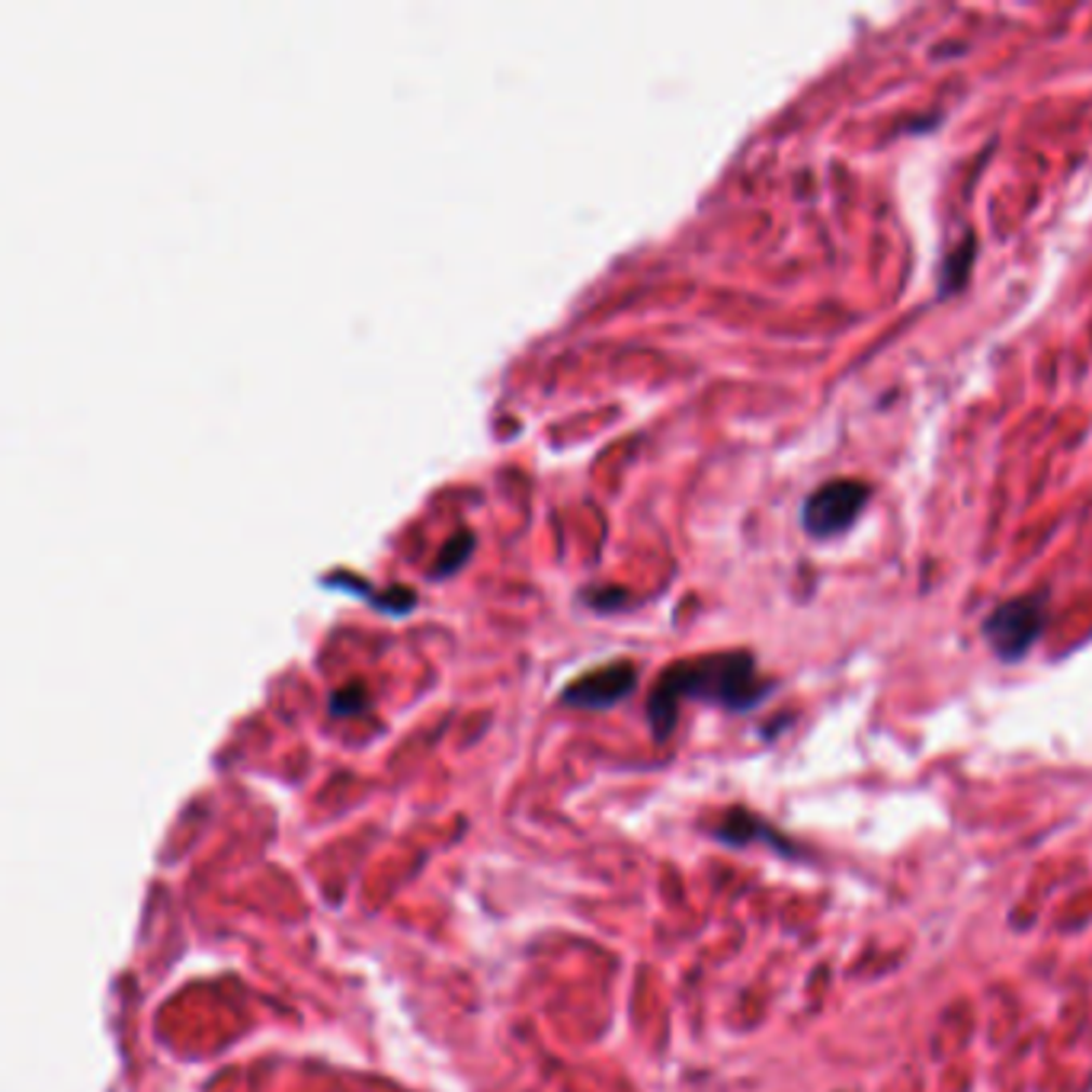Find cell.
I'll use <instances>...</instances> for the list:
<instances>
[{
  "instance_id": "obj_4",
  "label": "cell",
  "mask_w": 1092,
  "mask_h": 1092,
  "mask_svg": "<svg viewBox=\"0 0 1092 1092\" xmlns=\"http://www.w3.org/2000/svg\"><path fill=\"white\" fill-rule=\"evenodd\" d=\"M637 686V670L635 663L629 660H616V663H606L599 670H590L583 673L580 679H574L561 699L574 709H612L619 705L622 699H629L635 692Z\"/></svg>"
},
{
  "instance_id": "obj_1",
  "label": "cell",
  "mask_w": 1092,
  "mask_h": 1092,
  "mask_svg": "<svg viewBox=\"0 0 1092 1092\" xmlns=\"http://www.w3.org/2000/svg\"><path fill=\"white\" fill-rule=\"evenodd\" d=\"M769 692H772V683L759 676L753 653L746 650L705 653V657L679 660L660 673L647 699V722L657 740H666L676 728L683 699L715 702L730 712H746L759 705Z\"/></svg>"
},
{
  "instance_id": "obj_8",
  "label": "cell",
  "mask_w": 1092,
  "mask_h": 1092,
  "mask_svg": "<svg viewBox=\"0 0 1092 1092\" xmlns=\"http://www.w3.org/2000/svg\"><path fill=\"white\" fill-rule=\"evenodd\" d=\"M365 702H368V696H365L363 683H350V686H343L331 696V712L340 715V718H350V715L363 712Z\"/></svg>"
},
{
  "instance_id": "obj_7",
  "label": "cell",
  "mask_w": 1092,
  "mask_h": 1092,
  "mask_svg": "<svg viewBox=\"0 0 1092 1092\" xmlns=\"http://www.w3.org/2000/svg\"><path fill=\"white\" fill-rule=\"evenodd\" d=\"M471 548H474V536H471L468 529H464V532H456V536L443 545V551H440L436 567H433V577H449L453 570H458L461 561L471 554Z\"/></svg>"
},
{
  "instance_id": "obj_5",
  "label": "cell",
  "mask_w": 1092,
  "mask_h": 1092,
  "mask_svg": "<svg viewBox=\"0 0 1092 1092\" xmlns=\"http://www.w3.org/2000/svg\"><path fill=\"white\" fill-rule=\"evenodd\" d=\"M715 836H718V839H725V842H730V846H746V842H753V839H766V842H772L776 849H788L785 836H779L772 826H766L763 820L753 818V814H750V811H743V808H733V811H728V814H725V820L715 826Z\"/></svg>"
},
{
  "instance_id": "obj_6",
  "label": "cell",
  "mask_w": 1092,
  "mask_h": 1092,
  "mask_svg": "<svg viewBox=\"0 0 1092 1092\" xmlns=\"http://www.w3.org/2000/svg\"><path fill=\"white\" fill-rule=\"evenodd\" d=\"M974 257H978V241H974V234H965V241H958L942 257V267H939V298H952V295H958L968 285L971 270H974Z\"/></svg>"
},
{
  "instance_id": "obj_3",
  "label": "cell",
  "mask_w": 1092,
  "mask_h": 1092,
  "mask_svg": "<svg viewBox=\"0 0 1092 1092\" xmlns=\"http://www.w3.org/2000/svg\"><path fill=\"white\" fill-rule=\"evenodd\" d=\"M872 500V487L855 477H836L820 484L801 507V526L811 539H839L846 536Z\"/></svg>"
},
{
  "instance_id": "obj_2",
  "label": "cell",
  "mask_w": 1092,
  "mask_h": 1092,
  "mask_svg": "<svg viewBox=\"0 0 1092 1092\" xmlns=\"http://www.w3.org/2000/svg\"><path fill=\"white\" fill-rule=\"evenodd\" d=\"M1044 625H1048L1044 593H1025L1000 603L984 619V637L1002 663H1015L1038 644V637L1044 635Z\"/></svg>"
}]
</instances>
